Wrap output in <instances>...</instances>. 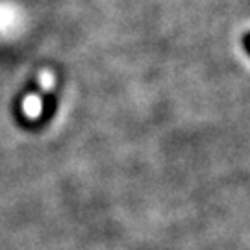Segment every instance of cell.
<instances>
[{
    "instance_id": "7a4b0ae2",
    "label": "cell",
    "mask_w": 250,
    "mask_h": 250,
    "mask_svg": "<svg viewBox=\"0 0 250 250\" xmlns=\"http://www.w3.org/2000/svg\"><path fill=\"white\" fill-rule=\"evenodd\" d=\"M243 46H245V50H247V54L250 56V34H247V36L243 37Z\"/></svg>"
},
{
    "instance_id": "6da1fadb",
    "label": "cell",
    "mask_w": 250,
    "mask_h": 250,
    "mask_svg": "<svg viewBox=\"0 0 250 250\" xmlns=\"http://www.w3.org/2000/svg\"><path fill=\"white\" fill-rule=\"evenodd\" d=\"M58 107H60V95L58 91H46L43 93V99H41V113L36 121H28V119H22L19 125L24 126L28 130H39V128H45L50 121H52L56 113H58Z\"/></svg>"
}]
</instances>
